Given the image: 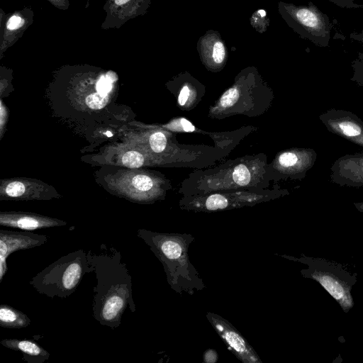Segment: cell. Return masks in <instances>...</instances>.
<instances>
[{"label":"cell","mask_w":363,"mask_h":363,"mask_svg":"<svg viewBox=\"0 0 363 363\" xmlns=\"http://www.w3.org/2000/svg\"><path fill=\"white\" fill-rule=\"evenodd\" d=\"M104 249L99 253L87 252L90 272L96 274L93 315L101 325L114 329L121 323L125 310H136L133 299L131 276L121 261L120 252Z\"/></svg>","instance_id":"6da1fadb"},{"label":"cell","mask_w":363,"mask_h":363,"mask_svg":"<svg viewBox=\"0 0 363 363\" xmlns=\"http://www.w3.org/2000/svg\"><path fill=\"white\" fill-rule=\"evenodd\" d=\"M264 155L246 156L212 169L194 172L184 182V196L201 195L218 191L259 189L267 186L272 174ZM273 177V175H272Z\"/></svg>","instance_id":"7a4b0ae2"},{"label":"cell","mask_w":363,"mask_h":363,"mask_svg":"<svg viewBox=\"0 0 363 363\" xmlns=\"http://www.w3.org/2000/svg\"><path fill=\"white\" fill-rule=\"evenodd\" d=\"M137 235L162 263L167 282L176 293L193 295L206 288L189 259V248L195 240L191 234L139 229Z\"/></svg>","instance_id":"3957f363"},{"label":"cell","mask_w":363,"mask_h":363,"mask_svg":"<svg viewBox=\"0 0 363 363\" xmlns=\"http://www.w3.org/2000/svg\"><path fill=\"white\" fill-rule=\"evenodd\" d=\"M90 272L87 253L77 250L61 257L37 274L30 284L40 294L50 298L69 296Z\"/></svg>","instance_id":"277c9868"},{"label":"cell","mask_w":363,"mask_h":363,"mask_svg":"<svg viewBox=\"0 0 363 363\" xmlns=\"http://www.w3.org/2000/svg\"><path fill=\"white\" fill-rule=\"evenodd\" d=\"M285 189H242L184 196L181 209L194 212H215L252 206L288 194Z\"/></svg>","instance_id":"5b68a950"},{"label":"cell","mask_w":363,"mask_h":363,"mask_svg":"<svg viewBox=\"0 0 363 363\" xmlns=\"http://www.w3.org/2000/svg\"><path fill=\"white\" fill-rule=\"evenodd\" d=\"M278 12L301 38L320 48L329 47L332 28L329 16L312 1L307 5L279 1Z\"/></svg>","instance_id":"8992f818"},{"label":"cell","mask_w":363,"mask_h":363,"mask_svg":"<svg viewBox=\"0 0 363 363\" xmlns=\"http://www.w3.org/2000/svg\"><path fill=\"white\" fill-rule=\"evenodd\" d=\"M298 262L307 264L308 269H303L301 273L318 281L335 298L345 311H347L353 306L350 295L351 279H346L345 273H342L333 266H328L325 262H315L308 258L298 259Z\"/></svg>","instance_id":"52a82bcc"},{"label":"cell","mask_w":363,"mask_h":363,"mask_svg":"<svg viewBox=\"0 0 363 363\" xmlns=\"http://www.w3.org/2000/svg\"><path fill=\"white\" fill-rule=\"evenodd\" d=\"M317 159L311 148H291L280 152L269 165L273 178L303 179Z\"/></svg>","instance_id":"ba28073f"},{"label":"cell","mask_w":363,"mask_h":363,"mask_svg":"<svg viewBox=\"0 0 363 363\" xmlns=\"http://www.w3.org/2000/svg\"><path fill=\"white\" fill-rule=\"evenodd\" d=\"M206 318L228 349L240 362L242 363H262L254 348L229 321L210 311L207 312Z\"/></svg>","instance_id":"9c48e42d"},{"label":"cell","mask_w":363,"mask_h":363,"mask_svg":"<svg viewBox=\"0 0 363 363\" xmlns=\"http://www.w3.org/2000/svg\"><path fill=\"white\" fill-rule=\"evenodd\" d=\"M319 119L330 133L363 147V121L354 113L330 108Z\"/></svg>","instance_id":"30bf717a"},{"label":"cell","mask_w":363,"mask_h":363,"mask_svg":"<svg viewBox=\"0 0 363 363\" xmlns=\"http://www.w3.org/2000/svg\"><path fill=\"white\" fill-rule=\"evenodd\" d=\"M48 237L29 231L0 230V283L8 270L6 260L13 252L45 244Z\"/></svg>","instance_id":"8fae6325"},{"label":"cell","mask_w":363,"mask_h":363,"mask_svg":"<svg viewBox=\"0 0 363 363\" xmlns=\"http://www.w3.org/2000/svg\"><path fill=\"white\" fill-rule=\"evenodd\" d=\"M151 0H107L103 6L106 13L103 29L120 28L129 20L145 15Z\"/></svg>","instance_id":"7c38bea8"},{"label":"cell","mask_w":363,"mask_h":363,"mask_svg":"<svg viewBox=\"0 0 363 363\" xmlns=\"http://www.w3.org/2000/svg\"><path fill=\"white\" fill-rule=\"evenodd\" d=\"M196 49L201 63L208 70L217 72L223 69L228 58V50L219 32L207 30L199 38Z\"/></svg>","instance_id":"4fadbf2b"},{"label":"cell","mask_w":363,"mask_h":363,"mask_svg":"<svg viewBox=\"0 0 363 363\" xmlns=\"http://www.w3.org/2000/svg\"><path fill=\"white\" fill-rule=\"evenodd\" d=\"M34 11L29 7L4 15L1 11L0 56L13 45L33 23Z\"/></svg>","instance_id":"5bb4252c"},{"label":"cell","mask_w":363,"mask_h":363,"mask_svg":"<svg viewBox=\"0 0 363 363\" xmlns=\"http://www.w3.org/2000/svg\"><path fill=\"white\" fill-rule=\"evenodd\" d=\"M330 179L340 186H363V152L347 154L330 167Z\"/></svg>","instance_id":"9a60e30c"},{"label":"cell","mask_w":363,"mask_h":363,"mask_svg":"<svg viewBox=\"0 0 363 363\" xmlns=\"http://www.w3.org/2000/svg\"><path fill=\"white\" fill-rule=\"evenodd\" d=\"M66 224V222L63 220L31 213L5 212L0 215V225L1 226L18 228L27 231L63 226Z\"/></svg>","instance_id":"2e32d148"},{"label":"cell","mask_w":363,"mask_h":363,"mask_svg":"<svg viewBox=\"0 0 363 363\" xmlns=\"http://www.w3.org/2000/svg\"><path fill=\"white\" fill-rule=\"evenodd\" d=\"M0 344L10 350L20 352L28 363H43L50 357V353L31 340L4 339Z\"/></svg>","instance_id":"e0dca14e"},{"label":"cell","mask_w":363,"mask_h":363,"mask_svg":"<svg viewBox=\"0 0 363 363\" xmlns=\"http://www.w3.org/2000/svg\"><path fill=\"white\" fill-rule=\"evenodd\" d=\"M30 320L24 313L6 304L0 306V326L9 329H21L28 326Z\"/></svg>","instance_id":"ac0fdd59"},{"label":"cell","mask_w":363,"mask_h":363,"mask_svg":"<svg viewBox=\"0 0 363 363\" xmlns=\"http://www.w3.org/2000/svg\"><path fill=\"white\" fill-rule=\"evenodd\" d=\"M182 82V86L177 97L179 106H190L196 101V84L198 82L189 73H182L177 76Z\"/></svg>","instance_id":"d6986e66"},{"label":"cell","mask_w":363,"mask_h":363,"mask_svg":"<svg viewBox=\"0 0 363 363\" xmlns=\"http://www.w3.org/2000/svg\"><path fill=\"white\" fill-rule=\"evenodd\" d=\"M251 26L259 33L263 34L269 26V18L265 9H259L250 18Z\"/></svg>","instance_id":"ffe728a7"},{"label":"cell","mask_w":363,"mask_h":363,"mask_svg":"<svg viewBox=\"0 0 363 363\" xmlns=\"http://www.w3.org/2000/svg\"><path fill=\"white\" fill-rule=\"evenodd\" d=\"M353 71L351 80L358 86H363V47L357 53V57L352 62Z\"/></svg>","instance_id":"44dd1931"},{"label":"cell","mask_w":363,"mask_h":363,"mask_svg":"<svg viewBox=\"0 0 363 363\" xmlns=\"http://www.w3.org/2000/svg\"><path fill=\"white\" fill-rule=\"evenodd\" d=\"M122 163L129 168H138L143 166L144 157L142 154L137 151H128L123 155Z\"/></svg>","instance_id":"7402d4cb"},{"label":"cell","mask_w":363,"mask_h":363,"mask_svg":"<svg viewBox=\"0 0 363 363\" xmlns=\"http://www.w3.org/2000/svg\"><path fill=\"white\" fill-rule=\"evenodd\" d=\"M150 145L155 152H162L167 147V139L162 132H155L152 133L149 139Z\"/></svg>","instance_id":"603a6c76"},{"label":"cell","mask_w":363,"mask_h":363,"mask_svg":"<svg viewBox=\"0 0 363 363\" xmlns=\"http://www.w3.org/2000/svg\"><path fill=\"white\" fill-rule=\"evenodd\" d=\"M132 184L135 189L140 191H149L153 187L152 179L145 174H138L132 179Z\"/></svg>","instance_id":"cb8c5ba5"},{"label":"cell","mask_w":363,"mask_h":363,"mask_svg":"<svg viewBox=\"0 0 363 363\" xmlns=\"http://www.w3.org/2000/svg\"><path fill=\"white\" fill-rule=\"evenodd\" d=\"M107 95H101L99 93L90 94L86 98V105L93 109H100L107 103Z\"/></svg>","instance_id":"d4e9b609"},{"label":"cell","mask_w":363,"mask_h":363,"mask_svg":"<svg viewBox=\"0 0 363 363\" xmlns=\"http://www.w3.org/2000/svg\"><path fill=\"white\" fill-rule=\"evenodd\" d=\"M26 189L23 183L20 182H13L7 185L5 189L6 195L9 197L16 198L23 196Z\"/></svg>","instance_id":"484cf974"},{"label":"cell","mask_w":363,"mask_h":363,"mask_svg":"<svg viewBox=\"0 0 363 363\" xmlns=\"http://www.w3.org/2000/svg\"><path fill=\"white\" fill-rule=\"evenodd\" d=\"M112 89L111 82L106 77H101L96 84L97 93L101 95H108Z\"/></svg>","instance_id":"4316f807"},{"label":"cell","mask_w":363,"mask_h":363,"mask_svg":"<svg viewBox=\"0 0 363 363\" xmlns=\"http://www.w3.org/2000/svg\"><path fill=\"white\" fill-rule=\"evenodd\" d=\"M342 9H363V4H357V0H327Z\"/></svg>","instance_id":"83f0119b"},{"label":"cell","mask_w":363,"mask_h":363,"mask_svg":"<svg viewBox=\"0 0 363 363\" xmlns=\"http://www.w3.org/2000/svg\"><path fill=\"white\" fill-rule=\"evenodd\" d=\"M218 360V354L214 349L206 350L203 354V362L204 363H216Z\"/></svg>","instance_id":"f1b7e54d"},{"label":"cell","mask_w":363,"mask_h":363,"mask_svg":"<svg viewBox=\"0 0 363 363\" xmlns=\"http://www.w3.org/2000/svg\"><path fill=\"white\" fill-rule=\"evenodd\" d=\"M49 3H50L55 8L65 11L69 7V0H47Z\"/></svg>","instance_id":"f546056e"},{"label":"cell","mask_w":363,"mask_h":363,"mask_svg":"<svg viewBox=\"0 0 363 363\" xmlns=\"http://www.w3.org/2000/svg\"><path fill=\"white\" fill-rule=\"evenodd\" d=\"M350 38L353 40L363 44V29L360 32H352L350 34Z\"/></svg>","instance_id":"4dcf8cb0"},{"label":"cell","mask_w":363,"mask_h":363,"mask_svg":"<svg viewBox=\"0 0 363 363\" xmlns=\"http://www.w3.org/2000/svg\"><path fill=\"white\" fill-rule=\"evenodd\" d=\"M354 205L358 211L363 213V202L354 203Z\"/></svg>","instance_id":"1f68e13d"}]
</instances>
